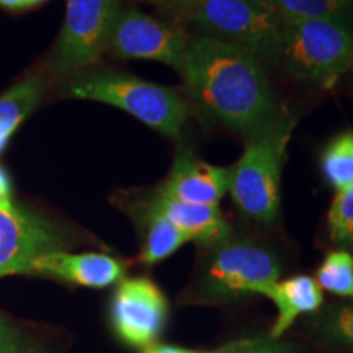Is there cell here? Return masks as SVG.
<instances>
[{"instance_id":"1","label":"cell","mask_w":353,"mask_h":353,"mask_svg":"<svg viewBox=\"0 0 353 353\" xmlns=\"http://www.w3.org/2000/svg\"><path fill=\"white\" fill-rule=\"evenodd\" d=\"M180 76L203 112L229 130L254 136L286 114L257 56L236 44L190 38Z\"/></svg>"},{"instance_id":"2","label":"cell","mask_w":353,"mask_h":353,"mask_svg":"<svg viewBox=\"0 0 353 353\" xmlns=\"http://www.w3.org/2000/svg\"><path fill=\"white\" fill-rule=\"evenodd\" d=\"M280 275V259L270 247L232 234L206 249L182 303L221 306L252 294L262 296Z\"/></svg>"},{"instance_id":"3","label":"cell","mask_w":353,"mask_h":353,"mask_svg":"<svg viewBox=\"0 0 353 353\" xmlns=\"http://www.w3.org/2000/svg\"><path fill=\"white\" fill-rule=\"evenodd\" d=\"M69 95L112 105L169 138H179L190 105L174 88L114 70H83L68 85Z\"/></svg>"},{"instance_id":"4","label":"cell","mask_w":353,"mask_h":353,"mask_svg":"<svg viewBox=\"0 0 353 353\" xmlns=\"http://www.w3.org/2000/svg\"><path fill=\"white\" fill-rule=\"evenodd\" d=\"M294 121L286 117L276 125L249 136L244 152L231 167L229 195L245 218L270 226L281 205V170Z\"/></svg>"},{"instance_id":"5","label":"cell","mask_w":353,"mask_h":353,"mask_svg":"<svg viewBox=\"0 0 353 353\" xmlns=\"http://www.w3.org/2000/svg\"><path fill=\"white\" fill-rule=\"evenodd\" d=\"M281 61L299 82L332 88L353 68V34L322 20L281 19Z\"/></svg>"},{"instance_id":"6","label":"cell","mask_w":353,"mask_h":353,"mask_svg":"<svg viewBox=\"0 0 353 353\" xmlns=\"http://www.w3.org/2000/svg\"><path fill=\"white\" fill-rule=\"evenodd\" d=\"M201 34L244 48L262 63H275L281 50V20L259 0H192L185 8Z\"/></svg>"},{"instance_id":"7","label":"cell","mask_w":353,"mask_h":353,"mask_svg":"<svg viewBox=\"0 0 353 353\" xmlns=\"http://www.w3.org/2000/svg\"><path fill=\"white\" fill-rule=\"evenodd\" d=\"M117 0H68L65 19L48 61L52 72L81 74L108 50Z\"/></svg>"},{"instance_id":"8","label":"cell","mask_w":353,"mask_h":353,"mask_svg":"<svg viewBox=\"0 0 353 353\" xmlns=\"http://www.w3.org/2000/svg\"><path fill=\"white\" fill-rule=\"evenodd\" d=\"M170 304L161 286L148 276L123 278L110 303L112 329L125 345L145 350L164 334Z\"/></svg>"},{"instance_id":"9","label":"cell","mask_w":353,"mask_h":353,"mask_svg":"<svg viewBox=\"0 0 353 353\" xmlns=\"http://www.w3.org/2000/svg\"><path fill=\"white\" fill-rule=\"evenodd\" d=\"M190 38L176 26L138 8H118L108 50L121 59H143L182 69Z\"/></svg>"},{"instance_id":"10","label":"cell","mask_w":353,"mask_h":353,"mask_svg":"<svg viewBox=\"0 0 353 353\" xmlns=\"http://www.w3.org/2000/svg\"><path fill=\"white\" fill-rule=\"evenodd\" d=\"M64 245V234L48 219L15 206L0 210V276L32 273L34 260Z\"/></svg>"},{"instance_id":"11","label":"cell","mask_w":353,"mask_h":353,"mask_svg":"<svg viewBox=\"0 0 353 353\" xmlns=\"http://www.w3.org/2000/svg\"><path fill=\"white\" fill-rule=\"evenodd\" d=\"M229 179L231 169L210 164L190 151H180L157 193L190 205L219 206L229 192Z\"/></svg>"},{"instance_id":"12","label":"cell","mask_w":353,"mask_h":353,"mask_svg":"<svg viewBox=\"0 0 353 353\" xmlns=\"http://www.w3.org/2000/svg\"><path fill=\"white\" fill-rule=\"evenodd\" d=\"M32 273L52 276L83 288L103 290L120 283L125 278L126 267L107 254H70L63 249L38 257L32 265Z\"/></svg>"},{"instance_id":"13","label":"cell","mask_w":353,"mask_h":353,"mask_svg":"<svg viewBox=\"0 0 353 353\" xmlns=\"http://www.w3.org/2000/svg\"><path fill=\"white\" fill-rule=\"evenodd\" d=\"M149 205L164 214L188 237L190 242L210 249L232 236V228L221 213L219 206L190 205L162 196L156 192Z\"/></svg>"},{"instance_id":"14","label":"cell","mask_w":353,"mask_h":353,"mask_svg":"<svg viewBox=\"0 0 353 353\" xmlns=\"http://www.w3.org/2000/svg\"><path fill=\"white\" fill-rule=\"evenodd\" d=\"M262 296L275 304L278 314L273 322L270 339H281L301 316H312L324 306V290L314 276L294 275L278 280L263 291Z\"/></svg>"},{"instance_id":"15","label":"cell","mask_w":353,"mask_h":353,"mask_svg":"<svg viewBox=\"0 0 353 353\" xmlns=\"http://www.w3.org/2000/svg\"><path fill=\"white\" fill-rule=\"evenodd\" d=\"M43 88L41 76H30L0 97V152L13 132L38 107Z\"/></svg>"},{"instance_id":"16","label":"cell","mask_w":353,"mask_h":353,"mask_svg":"<svg viewBox=\"0 0 353 353\" xmlns=\"http://www.w3.org/2000/svg\"><path fill=\"white\" fill-rule=\"evenodd\" d=\"M143 221L144 237L139 260L148 267L164 262L180 247L190 242L188 237L174 223H170L164 214L154 210L149 203L144 206Z\"/></svg>"},{"instance_id":"17","label":"cell","mask_w":353,"mask_h":353,"mask_svg":"<svg viewBox=\"0 0 353 353\" xmlns=\"http://www.w3.org/2000/svg\"><path fill=\"white\" fill-rule=\"evenodd\" d=\"M307 325L322 345L353 352V301L322 306L319 312L311 316Z\"/></svg>"},{"instance_id":"18","label":"cell","mask_w":353,"mask_h":353,"mask_svg":"<svg viewBox=\"0 0 353 353\" xmlns=\"http://www.w3.org/2000/svg\"><path fill=\"white\" fill-rule=\"evenodd\" d=\"M281 19L322 20L353 34V0H272Z\"/></svg>"},{"instance_id":"19","label":"cell","mask_w":353,"mask_h":353,"mask_svg":"<svg viewBox=\"0 0 353 353\" xmlns=\"http://www.w3.org/2000/svg\"><path fill=\"white\" fill-rule=\"evenodd\" d=\"M325 182L341 193L353 187V131H343L329 141L321 156Z\"/></svg>"},{"instance_id":"20","label":"cell","mask_w":353,"mask_h":353,"mask_svg":"<svg viewBox=\"0 0 353 353\" xmlns=\"http://www.w3.org/2000/svg\"><path fill=\"white\" fill-rule=\"evenodd\" d=\"M316 281L322 290L353 301V254L350 250L335 249L325 255L317 268Z\"/></svg>"},{"instance_id":"21","label":"cell","mask_w":353,"mask_h":353,"mask_svg":"<svg viewBox=\"0 0 353 353\" xmlns=\"http://www.w3.org/2000/svg\"><path fill=\"white\" fill-rule=\"evenodd\" d=\"M329 237L353 254V187L335 193L327 213Z\"/></svg>"},{"instance_id":"22","label":"cell","mask_w":353,"mask_h":353,"mask_svg":"<svg viewBox=\"0 0 353 353\" xmlns=\"http://www.w3.org/2000/svg\"><path fill=\"white\" fill-rule=\"evenodd\" d=\"M228 353H303L294 343L283 339L254 337L237 339L234 347Z\"/></svg>"},{"instance_id":"23","label":"cell","mask_w":353,"mask_h":353,"mask_svg":"<svg viewBox=\"0 0 353 353\" xmlns=\"http://www.w3.org/2000/svg\"><path fill=\"white\" fill-rule=\"evenodd\" d=\"M23 350V337L19 329L0 316V353H19Z\"/></svg>"},{"instance_id":"24","label":"cell","mask_w":353,"mask_h":353,"mask_svg":"<svg viewBox=\"0 0 353 353\" xmlns=\"http://www.w3.org/2000/svg\"><path fill=\"white\" fill-rule=\"evenodd\" d=\"M234 343H236V341L216 348H210V350H196V348L172 345V343H154V345L143 350V353H228L234 347Z\"/></svg>"},{"instance_id":"25","label":"cell","mask_w":353,"mask_h":353,"mask_svg":"<svg viewBox=\"0 0 353 353\" xmlns=\"http://www.w3.org/2000/svg\"><path fill=\"white\" fill-rule=\"evenodd\" d=\"M12 182L7 172L0 167V210H12Z\"/></svg>"},{"instance_id":"26","label":"cell","mask_w":353,"mask_h":353,"mask_svg":"<svg viewBox=\"0 0 353 353\" xmlns=\"http://www.w3.org/2000/svg\"><path fill=\"white\" fill-rule=\"evenodd\" d=\"M149 2H156V3H161V6L179 8V10L185 12V8L188 7V3L192 2V0H149Z\"/></svg>"},{"instance_id":"27","label":"cell","mask_w":353,"mask_h":353,"mask_svg":"<svg viewBox=\"0 0 353 353\" xmlns=\"http://www.w3.org/2000/svg\"><path fill=\"white\" fill-rule=\"evenodd\" d=\"M0 6L12 10H19V8L28 7V0H0Z\"/></svg>"},{"instance_id":"28","label":"cell","mask_w":353,"mask_h":353,"mask_svg":"<svg viewBox=\"0 0 353 353\" xmlns=\"http://www.w3.org/2000/svg\"><path fill=\"white\" fill-rule=\"evenodd\" d=\"M44 0H28V7H34L38 6V3H43Z\"/></svg>"},{"instance_id":"29","label":"cell","mask_w":353,"mask_h":353,"mask_svg":"<svg viewBox=\"0 0 353 353\" xmlns=\"http://www.w3.org/2000/svg\"><path fill=\"white\" fill-rule=\"evenodd\" d=\"M259 2L265 3V6H270V7H273V6H272V0H259Z\"/></svg>"},{"instance_id":"30","label":"cell","mask_w":353,"mask_h":353,"mask_svg":"<svg viewBox=\"0 0 353 353\" xmlns=\"http://www.w3.org/2000/svg\"><path fill=\"white\" fill-rule=\"evenodd\" d=\"M348 74H350V87H352V90H353V68H352V70Z\"/></svg>"},{"instance_id":"31","label":"cell","mask_w":353,"mask_h":353,"mask_svg":"<svg viewBox=\"0 0 353 353\" xmlns=\"http://www.w3.org/2000/svg\"><path fill=\"white\" fill-rule=\"evenodd\" d=\"M19 353H39V352H32V350H25V348H23V350H21V352H19Z\"/></svg>"}]
</instances>
